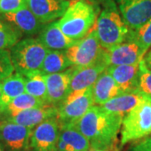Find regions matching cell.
I'll return each mask as SVG.
<instances>
[{"label":"cell","instance_id":"1","mask_svg":"<svg viewBox=\"0 0 151 151\" xmlns=\"http://www.w3.org/2000/svg\"><path fill=\"white\" fill-rule=\"evenodd\" d=\"M124 118L102 106H92L74 125L89 140L90 147L109 150L117 140Z\"/></svg>","mask_w":151,"mask_h":151},{"label":"cell","instance_id":"2","mask_svg":"<svg viewBox=\"0 0 151 151\" xmlns=\"http://www.w3.org/2000/svg\"><path fill=\"white\" fill-rule=\"evenodd\" d=\"M98 11L99 8L93 0H75L58 20V25L67 37L79 40L92 30Z\"/></svg>","mask_w":151,"mask_h":151},{"label":"cell","instance_id":"3","mask_svg":"<svg viewBox=\"0 0 151 151\" xmlns=\"http://www.w3.org/2000/svg\"><path fill=\"white\" fill-rule=\"evenodd\" d=\"M93 29L100 45L106 50L124 42L130 32L113 0L104 1Z\"/></svg>","mask_w":151,"mask_h":151},{"label":"cell","instance_id":"4","mask_svg":"<svg viewBox=\"0 0 151 151\" xmlns=\"http://www.w3.org/2000/svg\"><path fill=\"white\" fill-rule=\"evenodd\" d=\"M48 50L38 39L27 38L19 40L9 50L14 70L22 76L39 70Z\"/></svg>","mask_w":151,"mask_h":151},{"label":"cell","instance_id":"5","mask_svg":"<svg viewBox=\"0 0 151 151\" xmlns=\"http://www.w3.org/2000/svg\"><path fill=\"white\" fill-rule=\"evenodd\" d=\"M151 134V99L145 97L125 115L122 123L121 145Z\"/></svg>","mask_w":151,"mask_h":151},{"label":"cell","instance_id":"6","mask_svg":"<svg viewBox=\"0 0 151 151\" xmlns=\"http://www.w3.org/2000/svg\"><path fill=\"white\" fill-rule=\"evenodd\" d=\"M64 51L73 66L86 67L103 62L105 49L100 45L92 28L85 37L77 40Z\"/></svg>","mask_w":151,"mask_h":151},{"label":"cell","instance_id":"7","mask_svg":"<svg viewBox=\"0 0 151 151\" xmlns=\"http://www.w3.org/2000/svg\"><path fill=\"white\" fill-rule=\"evenodd\" d=\"M93 104L92 86L82 91L70 92L57 107L55 119L60 126L74 124L85 115Z\"/></svg>","mask_w":151,"mask_h":151},{"label":"cell","instance_id":"8","mask_svg":"<svg viewBox=\"0 0 151 151\" xmlns=\"http://www.w3.org/2000/svg\"><path fill=\"white\" fill-rule=\"evenodd\" d=\"M33 129L7 120L0 122V146L6 151H28Z\"/></svg>","mask_w":151,"mask_h":151},{"label":"cell","instance_id":"9","mask_svg":"<svg viewBox=\"0 0 151 151\" xmlns=\"http://www.w3.org/2000/svg\"><path fill=\"white\" fill-rule=\"evenodd\" d=\"M145 51L134 40H127L123 43L106 50L103 53V62L108 66L134 65L144 59Z\"/></svg>","mask_w":151,"mask_h":151},{"label":"cell","instance_id":"10","mask_svg":"<svg viewBox=\"0 0 151 151\" xmlns=\"http://www.w3.org/2000/svg\"><path fill=\"white\" fill-rule=\"evenodd\" d=\"M123 19L131 30H136L151 19V0H116Z\"/></svg>","mask_w":151,"mask_h":151},{"label":"cell","instance_id":"11","mask_svg":"<svg viewBox=\"0 0 151 151\" xmlns=\"http://www.w3.org/2000/svg\"><path fill=\"white\" fill-rule=\"evenodd\" d=\"M60 135V124L55 118L49 119L32 131L30 148L33 151H53Z\"/></svg>","mask_w":151,"mask_h":151},{"label":"cell","instance_id":"12","mask_svg":"<svg viewBox=\"0 0 151 151\" xmlns=\"http://www.w3.org/2000/svg\"><path fill=\"white\" fill-rule=\"evenodd\" d=\"M70 3L60 0H28L27 6L38 19L45 24L63 16Z\"/></svg>","mask_w":151,"mask_h":151},{"label":"cell","instance_id":"13","mask_svg":"<svg viewBox=\"0 0 151 151\" xmlns=\"http://www.w3.org/2000/svg\"><path fill=\"white\" fill-rule=\"evenodd\" d=\"M72 68L69 70L45 76L47 87V104L58 107L70 92Z\"/></svg>","mask_w":151,"mask_h":151},{"label":"cell","instance_id":"14","mask_svg":"<svg viewBox=\"0 0 151 151\" xmlns=\"http://www.w3.org/2000/svg\"><path fill=\"white\" fill-rule=\"evenodd\" d=\"M3 17L6 21L27 35L40 34L45 27V24L38 19L28 6L15 12L3 14Z\"/></svg>","mask_w":151,"mask_h":151},{"label":"cell","instance_id":"15","mask_svg":"<svg viewBox=\"0 0 151 151\" xmlns=\"http://www.w3.org/2000/svg\"><path fill=\"white\" fill-rule=\"evenodd\" d=\"M57 114V108L51 105H45L39 108H29L22 111L14 116L5 118L4 120H7L14 124L34 129L42 122L49 119L55 118Z\"/></svg>","mask_w":151,"mask_h":151},{"label":"cell","instance_id":"16","mask_svg":"<svg viewBox=\"0 0 151 151\" xmlns=\"http://www.w3.org/2000/svg\"><path fill=\"white\" fill-rule=\"evenodd\" d=\"M107 68V65L103 62L86 67H72L69 93L92 87Z\"/></svg>","mask_w":151,"mask_h":151},{"label":"cell","instance_id":"17","mask_svg":"<svg viewBox=\"0 0 151 151\" xmlns=\"http://www.w3.org/2000/svg\"><path fill=\"white\" fill-rule=\"evenodd\" d=\"M139 63L134 65L108 66L107 68L109 74L113 76L123 92H134L139 90Z\"/></svg>","mask_w":151,"mask_h":151},{"label":"cell","instance_id":"18","mask_svg":"<svg viewBox=\"0 0 151 151\" xmlns=\"http://www.w3.org/2000/svg\"><path fill=\"white\" fill-rule=\"evenodd\" d=\"M38 40L45 47L53 50H65L77 40L67 37L58 25V21H53L45 25L39 34Z\"/></svg>","mask_w":151,"mask_h":151},{"label":"cell","instance_id":"19","mask_svg":"<svg viewBox=\"0 0 151 151\" xmlns=\"http://www.w3.org/2000/svg\"><path fill=\"white\" fill-rule=\"evenodd\" d=\"M121 93H123L122 90L107 69L100 75L95 84L92 86L94 103L99 106H102Z\"/></svg>","mask_w":151,"mask_h":151},{"label":"cell","instance_id":"20","mask_svg":"<svg viewBox=\"0 0 151 151\" xmlns=\"http://www.w3.org/2000/svg\"><path fill=\"white\" fill-rule=\"evenodd\" d=\"M145 97V96L139 90L123 92L104 103L102 107L109 113L125 117V115L136 107Z\"/></svg>","mask_w":151,"mask_h":151},{"label":"cell","instance_id":"21","mask_svg":"<svg viewBox=\"0 0 151 151\" xmlns=\"http://www.w3.org/2000/svg\"><path fill=\"white\" fill-rule=\"evenodd\" d=\"M1 87L2 97L0 103V113L12 100L25 92L24 77L17 72L15 74H12L1 81Z\"/></svg>","mask_w":151,"mask_h":151},{"label":"cell","instance_id":"22","mask_svg":"<svg viewBox=\"0 0 151 151\" xmlns=\"http://www.w3.org/2000/svg\"><path fill=\"white\" fill-rule=\"evenodd\" d=\"M59 138L74 151H87L90 149L89 140L74 124L60 125Z\"/></svg>","mask_w":151,"mask_h":151},{"label":"cell","instance_id":"23","mask_svg":"<svg viewBox=\"0 0 151 151\" xmlns=\"http://www.w3.org/2000/svg\"><path fill=\"white\" fill-rule=\"evenodd\" d=\"M72 66L64 50H49L40 70L44 75L59 73Z\"/></svg>","mask_w":151,"mask_h":151},{"label":"cell","instance_id":"24","mask_svg":"<svg viewBox=\"0 0 151 151\" xmlns=\"http://www.w3.org/2000/svg\"><path fill=\"white\" fill-rule=\"evenodd\" d=\"M45 105H47L45 102L24 92L12 100L0 113H2L5 118H8L29 108H39Z\"/></svg>","mask_w":151,"mask_h":151},{"label":"cell","instance_id":"25","mask_svg":"<svg viewBox=\"0 0 151 151\" xmlns=\"http://www.w3.org/2000/svg\"><path fill=\"white\" fill-rule=\"evenodd\" d=\"M23 76L25 81V92L47 103L45 76L39 70Z\"/></svg>","mask_w":151,"mask_h":151},{"label":"cell","instance_id":"26","mask_svg":"<svg viewBox=\"0 0 151 151\" xmlns=\"http://www.w3.org/2000/svg\"><path fill=\"white\" fill-rule=\"evenodd\" d=\"M21 37V32L11 24L0 20V50L13 47Z\"/></svg>","mask_w":151,"mask_h":151},{"label":"cell","instance_id":"27","mask_svg":"<svg viewBox=\"0 0 151 151\" xmlns=\"http://www.w3.org/2000/svg\"><path fill=\"white\" fill-rule=\"evenodd\" d=\"M127 40H134L139 44L145 53H146L147 50L151 47V19L138 29H130Z\"/></svg>","mask_w":151,"mask_h":151},{"label":"cell","instance_id":"28","mask_svg":"<svg viewBox=\"0 0 151 151\" xmlns=\"http://www.w3.org/2000/svg\"><path fill=\"white\" fill-rule=\"evenodd\" d=\"M139 90L146 97L151 99V70L146 65L145 60L139 63Z\"/></svg>","mask_w":151,"mask_h":151},{"label":"cell","instance_id":"29","mask_svg":"<svg viewBox=\"0 0 151 151\" xmlns=\"http://www.w3.org/2000/svg\"><path fill=\"white\" fill-rule=\"evenodd\" d=\"M14 67L12 63L9 50H0V81L13 74Z\"/></svg>","mask_w":151,"mask_h":151},{"label":"cell","instance_id":"30","mask_svg":"<svg viewBox=\"0 0 151 151\" xmlns=\"http://www.w3.org/2000/svg\"><path fill=\"white\" fill-rule=\"evenodd\" d=\"M28 0H0V12L3 14L19 10L27 6Z\"/></svg>","mask_w":151,"mask_h":151},{"label":"cell","instance_id":"31","mask_svg":"<svg viewBox=\"0 0 151 151\" xmlns=\"http://www.w3.org/2000/svg\"><path fill=\"white\" fill-rule=\"evenodd\" d=\"M127 151H151V135L139 143L131 145Z\"/></svg>","mask_w":151,"mask_h":151},{"label":"cell","instance_id":"32","mask_svg":"<svg viewBox=\"0 0 151 151\" xmlns=\"http://www.w3.org/2000/svg\"><path fill=\"white\" fill-rule=\"evenodd\" d=\"M144 60H145V62L146 65L148 66V68H150L151 70V50L147 53Z\"/></svg>","mask_w":151,"mask_h":151},{"label":"cell","instance_id":"33","mask_svg":"<svg viewBox=\"0 0 151 151\" xmlns=\"http://www.w3.org/2000/svg\"><path fill=\"white\" fill-rule=\"evenodd\" d=\"M87 151H110L107 149H98V148H92L90 147V149Z\"/></svg>","mask_w":151,"mask_h":151},{"label":"cell","instance_id":"34","mask_svg":"<svg viewBox=\"0 0 151 151\" xmlns=\"http://www.w3.org/2000/svg\"><path fill=\"white\" fill-rule=\"evenodd\" d=\"M1 97H2V87H1V81H0V103H1Z\"/></svg>","mask_w":151,"mask_h":151},{"label":"cell","instance_id":"35","mask_svg":"<svg viewBox=\"0 0 151 151\" xmlns=\"http://www.w3.org/2000/svg\"><path fill=\"white\" fill-rule=\"evenodd\" d=\"M60 1H69V2H73L75 0H60Z\"/></svg>","mask_w":151,"mask_h":151},{"label":"cell","instance_id":"36","mask_svg":"<svg viewBox=\"0 0 151 151\" xmlns=\"http://www.w3.org/2000/svg\"><path fill=\"white\" fill-rule=\"evenodd\" d=\"M0 151H6V150H4V149H3V148H2L1 146H0Z\"/></svg>","mask_w":151,"mask_h":151},{"label":"cell","instance_id":"37","mask_svg":"<svg viewBox=\"0 0 151 151\" xmlns=\"http://www.w3.org/2000/svg\"><path fill=\"white\" fill-rule=\"evenodd\" d=\"M103 1H105V0H103Z\"/></svg>","mask_w":151,"mask_h":151},{"label":"cell","instance_id":"38","mask_svg":"<svg viewBox=\"0 0 151 151\" xmlns=\"http://www.w3.org/2000/svg\"><path fill=\"white\" fill-rule=\"evenodd\" d=\"M0 13H1V12H0Z\"/></svg>","mask_w":151,"mask_h":151}]
</instances>
